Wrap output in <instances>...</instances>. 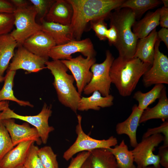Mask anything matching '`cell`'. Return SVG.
<instances>
[{"mask_svg":"<svg viewBox=\"0 0 168 168\" xmlns=\"http://www.w3.org/2000/svg\"><path fill=\"white\" fill-rule=\"evenodd\" d=\"M15 168H25L23 165L21 166Z\"/></svg>","mask_w":168,"mask_h":168,"instance_id":"obj_49","label":"cell"},{"mask_svg":"<svg viewBox=\"0 0 168 168\" xmlns=\"http://www.w3.org/2000/svg\"><path fill=\"white\" fill-rule=\"evenodd\" d=\"M164 84L155 85L153 88L146 93H143L140 91L135 92L133 97L138 102V108L144 110L148 106L159 97L161 91L165 87Z\"/></svg>","mask_w":168,"mask_h":168,"instance_id":"obj_29","label":"cell"},{"mask_svg":"<svg viewBox=\"0 0 168 168\" xmlns=\"http://www.w3.org/2000/svg\"><path fill=\"white\" fill-rule=\"evenodd\" d=\"M158 38L162 41L168 49V29L162 28L157 32Z\"/></svg>","mask_w":168,"mask_h":168,"instance_id":"obj_42","label":"cell"},{"mask_svg":"<svg viewBox=\"0 0 168 168\" xmlns=\"http://www.w3.org/2000/svg\"><path fill=\"white\" fill-rule=\"evenodd\" d=\"M34 144L30 149L23 166L25 168H45L38 155L39 148Z\"/></svg>","mask_w":168,"mask_h":168,"instance_id":"obj_32","label":"cell"},{"mask_svg":"<svg viewBox=\"0 0 168 168\" xmlns=\"http://www.w3.org/2000/svg\"><path fill=\"white\" fill-rule=\"evenodd\" d=\"M152 65L139 59L119 56L114 60L110 74L111 83L122 96H129L135 90L140 79Z\"/></svg>","mask_w":168,"mask_h":168,"instance_id":"obj_2","label":"cell"},{"mask_svg":"<svg viewBox=\"0 0 168 168\" xmlns=\"http://www.w3.org/2000/svg\"><path fill=\"white\" fill-rule=\"evenodd\" d=\"M136 168H156V167H155L154 166H147L144 167H143V168L137 166Z\"/></svg>","mask_w":168,"mask_h":168,"instance_id":"obj_47","label":"cell"},{"mask_svg":"<svg viewBox=\"0 0 168 168\" xmlns=\"http://www.w3.org/2000/svg\"><path fill=\"white\" fill-rule=\"evenodd\" d=\"M56 45L49 35L40 30L26 40L22 46L33 54L48 61L51 49Z\"/></svg>","mask_w":168,"mask_h":168,"instance_id":"obj_15","label":"cell"},{"mask_svg":"<svg viewBox=\"0 0 168 168\" xmlns=\"http://www.w3.org/2000/svg\"><path fill=\"white\" fill-rule=\"evenodd\" d=\"M45 64L54 77L53 85L59 101L76 113L81 97L73 85L74 77L67 73L68 69L61 60H48Z\"/></svg>","mask_w":168,"mask_h":168,"instance_id":"obj_4","label":"cell"},{"mask_svg":"<svg viewBox=\"0 0 168 168\" xmlns=\"http://www.w3.org/2000/svg\"><path fill=\"white\" fill-rule=\"evenodd\" d=\"M158 155L159 164L164 168H168V145H162L159 148Z\"/></svg>","mask_w":168,"mask_h":168,"instance_id":"obj_38","label":"cell"},{"mask_svg":"<svg viewBox=\"0 0 168 168\" xmlns=\"http://www.w3.org/2000/svg\"><path fill=\"white\" fill-rule=\"evenodd\" d=\"M161 134H156L142 138L132 150L135 162L137 166L144 167L151 165L160 168L158 155L153 152L155 148L164 140Z\"/></svg>","mask_w":168,"mask_h":168,"instance_id":"obj_9","label":"cell"},{"mask_svg":"<svg viewBox=\"0 0 168 168\" xmlns=\"http://www.w3.org/2000/svg\"><path fill=\"white\" fill-rule=\"evenodd\" d=\"M143 111L139 109L136 105H134L129 116L124 121L118 123L116 127L117 134L127 135L129 138L130 145L133 147H135L138 143L137 131Z\"/></svg>","mask_w":168,"mask_h":168,"instance_id":"obj_16","label":"cell"},{"mask_svg":"<svg viewBox=\"0 0 168 168\" xmlns=\"http://www.w3.org/2000/svg\"><path fill=\"white\" fill-rule=\"evenodd\" d=\"M73 15L70 25L72 40H81L89 23L109 17L112 11L119 8L125 0H68Z\"/></svg>","mask_w":168,"mask_h":168,"instance_id":"obj_1","label":"cell"},{"mask_svg":"<svg viewBox=\"0 0 168 168\" xmlns=\"http://www.w3.org/2000/svg\"><path fill=\"white\" fill-rule=\"evenodd\" d=\"M17 46L16 40L8 34L0 36V75H3L14 56V49Z\"/></svg>","mask_w":168,"mask_h":168,"instance_id":"obj_24","label":"cell"},{"mask_svg":"<svg viewBox=\"0 0 168 168\" xmlns=\"http://www.w3.org/2000/svg\"><path fill=\"white\" fill-rule=\"evenodd\" d=\"M161 41L158 37L152 64L142 76L143 84L146 87L153 85L168 84V58L159 50Z\"/></svg>","mask_w":168,"mask_h":168,"instance_id":"obj_10","label":"cell"},{"mask_svg":"<svg viewBox=\"0 0 168 168\" xmlns=\"http://www.w3.org/2000/svg\"><path fill=\"white\" fill-rule=\"evenodd\" d=\"M110 26L106 32V38L110 45H114L117 39V32L114 26L112 25H110Z\"/></svg>","mask_w":168,"mask_h":168,"instance_id":"obj_40","label":"cell"},{"mask_svg":"<svg viewBox=\"0 0 168 168\" xmlns=\"http://www.w3.org/2000/svg\"><path fill=\"white\" fill-rule=\"evenodd\" d=\"M14 21L13 13H0V36L9 34L13 27Z\"/></svg>","mask_w":168,"mask_h":168,"instance_id":"obj_33","label":"cell"},{"mask_svg":"<svg viewBox=\"0 0 168 168\" xmlns=\"http://www.w3.org/2000/svg\"><path fill=\"white\" fill-rule=\"evenodd\" d=\"M158 39L157 31L154 29L147 36L138 40L133 58L152 65L154 58L155 45Z\"/></svg>","mask_w":168,"mask_h":168,"instance_id":"obj_19","label":"cell"},{"mask_svg":"<svg viewBox=\"0 0 168 168\" xmlns=\"http://www.w3.org/2000/svg\"><path fill=\"white\" fill-rule=\"evenodd\" d=\"M16 8L10 1L0 0V13H13Z\"/></svg>","mask_w":168,"mask_h":168,"instance_id":"obj_39","label":"cell"},{"mask_svg":"<svg viewBox=\"0 0 168 168\" xmlns=\"http://www.w3.org/2000/svg\"><path fill=\"white\" fill-rule=\"evenodd\" d=\"M13 14L16 29L10 34L16 41L18 47L22 45L28 38L41 30V26L35 21L37 13L33 5L16 8Z\"/></svg>","mask_w":168,"mask_h":168,"instance_id":"obj_5","label":"cell"},{"mask_svg":"<svg viewBox=\"0 0 168 168\" xmlns=\"http://www.w3.org/2000/svg\"><path fill=\"white\" fill-rule=\"evenodd\" d=\"M5 77L0 75V82H2L4 80Z\"/></svg>","mask_w":168,"mask_h":168,"instance_id":"obj_48","label":"cell"},{"mask_svg":"<svg viewBox=\"0 0 168 168\" xmlns=\"http://www.w3.org/2000/svg\"><path fill=\"white\" fill-rule=\"evenodd\" d=\"M159 22L162 28H168V8H161Z\"/></svg>","mask_w":168,"mask_h":168,"instance_id":"obj_41","label":"cell"},{"mask_svg":"<svg viewBox=\"0 0 168 168\" xmlns=\"http://www.w3.org/2000/svg\"><path fill=\"white\" fill-rule=\"evenodd\" d=\"M80 53L86 57H95L96 51L93 44L89 38L79 40H73L64 44L56 45L49 53V57L53 60H68L72 55Z\"/></svg>","mask_w":168,"mask_h":168,"instance_id":"obj_11","label":"cell"},{"mask_svg":"<svg viewBox=\"0 0 168 168\" xmlns=\"http://www.w3.org/2000/svg\"><path fill=\"white\" fill-rule=\"evenodd\" d=\"M51 106L46 103L43 105L41 111L38 114L33 116H23L18 114L8 107L0 112V120L13 119H20L31 124L37 130L42 143H47L49 134L54 128L49 126L48 120L52 114Z\"/></svg>","mask_w":168,"mask_h":168,"instance_id":"obj_8","label":"cell"},{"mask_svg":"<svg viewBox=\"0 0 168 168\" xmlns=\"http://www.w3.org/2000/svg\"><path fill=\"white\" fill-rule=\"evenodd\" d=\"M14 147L8 132L0 120V161Z\"/></svg>","mask_w":168,"mask_h":168,"instance_id":"obj_31","label":"cell"},{"mask_svg":"<svg viewBox=\"0 0 168 168\" xmlns=\"http://www.w3.org/2000/svg\"><path fill=\"white\" fill-rule=\"evenodd\" d=\"M157 104L154 107H147L144 110L141 115L139 123L146 122L153 119H160L163 122L168 119V99L166 88L162 90Z\"/></svg>","mask_w":168,"mask_h":168,"instance_id":"obj_22","label":"cell"},{"mask_svg":"<svg viewBox=\"0 0 168 168\" xmlns=\"http://www.w3.org/2000/svg\"><path fill=\"white\" fill-rule=\"evenodd\" d=\"M61 60L72 73L76 82L77 90L81 95L91 79L92 73L90 69L96 63V58H85L79 55L69 59Z\"/></svg>","mask_w":168,"mask_h":168,"instance_id":"obj_12","label":"cell"},{"mask_svg":"<svg viewBox=\"0 0 168 168\" xmlns=\"http://www.w3.org/2000/svg\"><path fill=\"white\" fill-rule=\"evenodd\" d=\"M73 15L72 5L68 0H56L45 17L46 21L70 25Z\"/></svg>","mask_w":168,"mask_h":168,"instance_id":"obj_17","label":"cell"},{"mask_svg":"<svg viewBox=\"0 0 168 168\" xmlns=\"http://www.w3.org/2000/svg\"><path fill=\"white\" fill-rule=\"evenodd\" d=\"M90 154L91 151H83L78 153L76 156L71 158L70 164L67 168H81Z\"/></svg>","mask_w":168,"mask_h":168,"instance_id":"obj_37","label":"cell"},{"mask_svg":"<svg viewBox=\"0 0 168 168\" xmlns=\"http://www.w3.org/2000/svg\"><path fill=\"white\" fill-rule=\"evenodd\" d=\"M33 4L40 20L44 19L50 7L54 2L53 0H30Z\"/></svg>","mask_w":168,"mask_h":168,"instance_id":"obj_34","label":"cell"},{"mask_svg":"<svg viewBox=\"0 0 168 168\" xmlns=\"http://www.w3.org/2000/svg\"><path fill=\"white\" fill-rule=\"evenodd\" d=\"M1 120L8 132L14 147L20 143L30 141H34L39 145L42 143L36 129L30 127L29 123L18 124L13 119Z\"/></svg>","mask_w":168,"mask_h":168,"instance_id":"obj_14","label":"cell"},{"mask_svg":"<svg viewBox=\"0 0 168 168\" xmlns=\"http://www.w3.org/2000/svg\"><path fill=\"white\" fill-rule=\"evenodd\" d=\"M77 124L76 127L77 135L74 143L64 153L63 157L66 161L71 159L76 154L83 151H91L94 149H109L118 144V140L113 136L106 139L99 140L92 138L84 132L82 125V117L77 116Z\"/></svg>","mask_w":168,"mask_h":168,"instance_id":"obj_6","label":"cell"},{"mask_svg":"<svg viewBox=\"0 0 168 168\" xmlns=\"http://www.w3.org/2000/svg\"><path fill=\"white\" fill-rule=\"evenodd\" d=\"M33 141L23 142L8 152L0 161L1 168H15L23 165Z\"/></svg>","mask_w":168,"mask_h":168,"instance_id":"obj_18","label":"cell"},{"mask_svg":"<svg viewBox=\"0 0 168 168\" xmlns=\"http://www.w3.org/2000/svg\"><path fill=\"white\" fill-rule=\"evenodd\" d=\"M161 8L154 12H148L141 19L136 21L132 27V31L138 39L143 38L160 25Z\"/></svg>","mask_w":168,"mask_h":168,"instance_id":"obj_21","label":"cell"},{"mask_svg":"<svg viewBox=\"0 0 168 168\" xmlns=\"http://www.w3.org/2000/svg\"><path fill=\"white\" fill-rule=\"evenodd\" d=\"M16 71L8 70L5 77L4 83L2 89L0 90V101L10 100L15 101L21 106H29L31 107L33 105L29 102L19 100L14 95L12 88L14 79Z\"/></svg>","mask_w":168,"mask_h":168,"instance_id":"obj_27","label":"cell"},{"mask_svg":"<svg viewBox=\"0 0 168 168\" xmlns=\"http://www.w3.org/2000/svg\"><path fill=\"white\" fill-rule=\"evenodd\" d=\"M105 19H100L90 22V28L95 31L96 36L100 40H106V34L108 30Z\"/></svg>","mask_w":168,"mask_h":168,"instance_id":"obj_35","label":"cell"},{"mask_svg":"<svg viewBox=\"0 0 168 168\" xmlns=\"http://www.w3.org/2000/svg\"><path fill=\"white\" fill-rule=\"evenodd\" d=\"M108 18L110 25L114 26L117 32V39L114 46L119 56L133 58L138 39L132 31L136 20L134 13L129 8H118L112 12Z\"/></svg>","mask_w":168,"mask_h":168,"instance_id":"obj_3","label":"cell"},{"mask_svg":"<svg viewBox=\"0 0 168 168\" xmlns=\"http://www.w3.org/2000/svg\"><path fill=\"white\" fill-rule=\"evenodd\" d=\"M0 168H1L0 167Z\"/></svg>","mask_w":168,"mask_h":168,"instance_id":"obj_50","label":"cell"},{"mask_svg":"<svg viewBox=\"0 0 168 168\" xmlns=\"http://www.w3.org/2000/svg\"><path fill=\"white\" fill-rule=\"evenodd\" d=\"M92 168H118L115 159L109 149L99 148L91 151Z\"/></svg>","mask_w":168,"mask_h":168,"instance_id":"obj_25","label":"cell"},{"mask_svg":"<svg viewBox=\"0 0 168 168\" xmlns=\"http://www.w3.org/2000/svg\"><path fill=\"white\" fill-rule=\"evenodd\" d=\"M16 8H21L28 6L27 2L25 0H11L10 1Z\"/></svg>","mask_w":168,"mask_h":168,"instance_id":"obj_43","label":"cell"},{"mask_svg":"<svg viewBox=\"0 0 168 168\" xmlns=\"http://www.w3.org/2000/svg\"><path fill=\"white\" fill-rule=\"evenodd\" d=\"M161 3V1L159 0H125L119 8L130 9L136 19L139 18L146 12L156 7Z\"/></svg>","mask_w":168,"mask_h":168,"instance_id":"obj_28","label":"cell"},{"mask_svg":"<svg viewBox=\"0 0 168 168\" xmlns=\"http://www.w3.org/2000/svg\"><path fill=\"white\" fill-rule=\"evenodd\" d=\"M109 149L114 156L118 168H136L134 164L132 152L128 150L124 140H122L119 145Z\"/></svg>","mask_w":168,"mask_h":168,"instance_id":"obj_26","label":"cell"},{"mask_svg":"<svg viewBox=\"0 0 168 168\" xmlns=\"http://www.w3.org/2000/svg\"><path fill=\"white\" fill-rule=\"evenodd\" d=\"M9 102L7 100L0 101V112L2 111L7 108L9 107Z\"/></svg>","mask_w":168,"mask_h":168,"instance_id":"obj_44","label":"cell"},{"mask_svg":"<svg viewBox=\"0 0 168 168\" xmlns=\"http://www.w3.org/2000/svg\"><path fill=\"white\" fill-rule=\"evenodd\" d=\"M40 21L41 30L52 38L56 45L64 44L73 40L70 25L48 22L44 19Z\"/></svg>","mask_w":168,"mask_h":168,"instance_id":"obj_20","label":"cell"},{"mask_svg":"<svg viewBox=\"0 0 168 168\" xmlns=\"http://www.w3.org/2000/svg\"><path fill=\"white\" fill-rule=\"evenodd\" d=\"M91 94L89 97H81L78 105L77 110H99L100 108L110 107L113 105L114 97L111 95L104 96L98 91Z\"/></svg>","mask_w":168,"mask_h":168,"instance_id":"obj_23","label":"cell"},{"mask_svg":"<svg viewBox=\"0 0 168 168\" xmlns=\"http://www.w3.org/2000/svg\"><path fill=\"white\" fill-rule=\"evenodd\" d=\"M161 1L164 4L163 7L165 8H168V0H162Z\"/></svg>","mask_w":168,"mask_h":168,"instance_id":"obj_46","label":"cell"},{"mask_svg":"<svg viewBox=\"0 0 168 168\" xmlns=\"http://www.w3.org/2000/svg\"><path fill=\"white\" fill-rule=\"evenodd\" d=\"M43 58L29 51L22 45L19 46L9 65L8 70L22 69L27 73L37 72L46 68Z\"/></svg>","mask_w":168,"mask_h":168,"instance_id":"obj_13","label":"cell"},{"mask_svg":"<svg viewBox=\"0 0 168 168\" xmlns=\"http://www.w3.org/2000/svg\"><path fill=\"white\" fill-rule=\"evenodd\" d=\"M163 134L164 145H168V121L167 120L159 126L148 129L143 134L142 138L149 137L156 134Z\"/></svg>","mask_w":168,"mask_h":168,"instance_id":"obj_36","label":"cell"},{"mask_svg":"<svg viewBox=\"0 0 168 168\" xmlns=\"http://www.w3.org/2000/svg\"><path fill=\"white\" fill-rule=\"evenodd\" d=\"M105 55L103 62L95 63L91 67L90 70L92 76L83 90L85 95H90L95 91H98L104 96L110 95L111 81L110 71L114 58L109 50L106 51Z\"/></svg>","mask_w":168,"mask_h":168,"instance_id":"obj_7","label":"cell"},{"mask_svg":"<svg viewBox=\"0 0 168 168\" xmlns=\"http://www.w3.org/2000/svg\"><path fill=\"white\" fill-rule=\"evenodd\" d=\"M38 153L45 168H58L57 156L50 146L39 148Z\"/></svg>","mask_w":168,"mask_h":168,"instance_id":"obj_30","label":"cell"},{"mask_svg":"<svg viewBox=\"0 0 168 168\" xmlns=\"http://www.w3.org/2000/svg\"><path fill=\"white\" fill-rule=\"evenodd\" d=\"M89 156L84 162L81 168H92Z\"/></svg>","mask_w":168,"mask_h":168,"instance_id":"obj_45","label":"cell"}]
</instances>
